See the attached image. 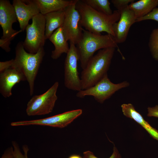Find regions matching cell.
Masks as SVG:
<instances>
[{
  "label": "cell",
  "instance_id": "obj_18",
  "mask_svg": "<svg viewBox=\"0 0 158 158\" xmlns=\"http://www.w3.org/2000/svg\"><path fill=\"white\" fill-rule=\"evenodd\" d=\"M40 13L44 15L53 12L64 10L73 3L74 0H34Z\"/></svg>",
  "mask_w": 158,
  "mask_h": 158
},
{
  "label": "cell",
  "instance_id": "obj_6",
  "mask_svg": "<svg viewBox=\"0 0 158 158\" xmlns=\"http://www.w3.org/2000/svg\"><path fill=\"white\" fill-rule=\"evenodd\" d=\"M45 24L44 15L40 13L33 17L32 23L26 27V36L23 45L29 53H36L44 47L46 40Z\"/></svg>",
  "mask_w": 158,
  "mask_h": 158
},
{
  "label": "cell",
  "instance_id": "obj_21",
  "mask_svg": "<svg viewBox=\"0 0 158 158\" xmlns=\"http://www.w3.org/2000/svg\"><path fill=\"white\" fill-rule=\"evenodd\" d=\"M148 46L153 58L158 61V28L153 29L151 32Z\"/></svg>",
  "mask_w": 158,
  "mask_h": 158
},
{
  "label": "cell",
  "instance_id": "obj_1",
  "mask_svg": "<svg viewBox=\"0 0 158 158\" xmlns=\"http://www.w3.org/2000/svg\"><path fill=\"white\" fill-rule=\"evenodd\" d=\"M76 7L80 14V25L85 30L99 35L106 32L114 37L113 25L120 17L118 11H114L111 15H106L95 10L81 0H78Z\"/></svg>",
  "mask_w": 158,
  "mask_h": 158
},
{
  "label": "cell",
  "instance_id": "obj_9",
  "mask_svg": "<svg viewBox=\"0 0 158 158\" xmlns=\"http://www.w3.org/2000/svg\"><path fill=\"white\" fill-rule=\"evenodd\" d=\"M70 43L69 49L64 62V84L67 88L78 92L82 90L81 80L78 71L80 55L75 45Z\"/></svg>",
  "mask_w": 158,
  "mask_h": 158
},
{
  "label": "cell",
  "instance_id": "obj_27",
  "mask_svg": "<svg viewBox=\"0 0 158 158\" xmlns=\"http://www.w3.org/2000/svg\"><path fill=\"white\" fill-rule=\"evenodd\" d=\"M1 158H14L13 147L11 146L7 148Z\"/></svg>",
  "mask_w": 158,
  "mask_h": 158
},
{
  "label": "cell",
  "instance_id": "obj_4",
  "mask_svg": "<svg viewBox=\"0 0 158 158\" xmlns=\"http://www.w3.org/2000/svg\"><path fill=\"white\" fill-rule=\"evenodd\" d=\"M45 54L44 47L35 54L26 52L22 41L19 42L15 48V57L13 64L20 69L25 75L30 96L33 93L35 81Z\"/></svg>",
  "mask_w": 158,
  "mask_h": 158
},
{
  "label": "cell",
  "instance_id": "obj_5",
  "mask_svg": "<svg viewBox=\"0 0 158 158\" xmlns=\"http://www.w3.org/2000/svg\"><path fill=\"white\" fill-rule=\"evenodd\" d=\"M17 19L14 8L9 0H0V25L3 30V35L0 39V47L7 52L11 51V40L21 30L16 31L12 28Z\"/></svg>",
  "mask_w": 158,
  "mask_h": 158
},
{
  "label": "cell",
  "instance_id": "obj_23",
  "mask_svg": "<svg viewBox=\"0 0 158 158\" xmlns=\"http://www.w3.org/2000/svg\"><path fill=\"white\" fill-rule=\"evenodd\" d=\"M149 20H155L158 23V8H154L150 13L143 17L137 19L136 22Z\"/></svg>",
  "mask_w": 158,
  "mask_h": 158
},
{
  "label": "cell",
  "instance_id": "obj_20",
  "mask_svg": "<svg viewBox=\"0 0 158 158\" xmlns=\"http://www.w3.org/2000/svg\"><path fill=\"white\" fill-rule=\"evenodd\" d=\"M95 10L107 15L112 14L108 0H81Z\"/></svg>",
  "mask_w": 158,
  "mask_h": 158
},
{
  "label": "cell",
  "instance_id": "obj_16",
  "mask_svg": "<svg viewBox=\"0 0 158 158\" xmlns=\"http://www.w3.org/2000/svg\"><path fill=\"white\" fill-rule=\"evenodd\" d=\"M49 39L54 46V49L52 51L51 55L52 59H57L63 53L67 54L69 50V47L64 37L61 27L56 30Z\"/></svg>",
  "mask_w": 158,
  "mask_h": 158
},
{
  "label": "cell",
  "instance_id": "obj_3",
  "mask_svg": "<svg viewBox=\"0 0 158 158\" xmlns=\"http://www.w3.org/2000/svg\"><path fill=\"white\" fill-rule=\"evenodd\" d=\"M82 37L76 47L80 57V66L84 69L97 51L110 47H118L114 37L107 34L102 35L90 32L83 28Z\"/></svg>",
  "mask_w": 158,
  "mask_h": 158
},
{
  "label": "cell",
  "instance_id": "obj_7",
  "mask_svg": "<svg viewBox=\"0 0 158 158\" xmlns=\"http://www.w3.org/2000/svg\"><path fill=\"white\" fill-rule=\"evenodd\" d=\"M59 85L55 82L42 94L34 96L28 102L26 113L28 116L47 114L53 110L58 97L56 92Z\"/></svg>",
  "mask_w": 158,
  "mask_h": 158
},
{
  "label": "cell",
  "instance_id": "obj_13",
  "mask_svg": "<svg viewBox=\"0 0 158 158\" xmlns=\"http://www.w3.org/2000/svg\"><path fill=\"white\" fill-rule=\"evenodd\" d=\"M27 80L23 71L13 64L0 72V92L5 98L12 95V89L17 83Z\"/></svg>",
  "mask_w": 158,
  "mask_h": 158
},
{
  "label": "cell",
  "instance_id": "obj_12",
  "mask_svg": "<svg viewBox=\"0 0 158 158\" xmlns=\"http://www.w3.org/2000/svg\"><path fill=\"white\" fill-rule=\"evenodd\" d=\"M19 26L22 32L29 24V20L40 13L34 0H13L12 1Z\"/></svg>",
  "mask_w": 158,
  "mask_h": 158
},
{
  "label": "cell",
  "instance_id": "obj_17",
  "mask_svg": "<svg viewBox=\"0 0 158 158\" xmlns=\"http://www.w3.org/2000/svg\"><path fill=\"white\" fill-rule=\"evenodd\" d=\"M65 10L49 13L44 15L45 20V38L49 39L55 30L61 27L65 17Z\"/></svg>",
  "mask_w": 158,
  "mask_h": 158
},
{
  "label": "cell",
  "instance_id": "obj_10",
  "mask_svg": "<svg viewBox=\"0 0 158 158\" xmlns=\"http://www.w3.org/2000/svg\"><path fill=\"white\" fill-rule=\"evenodd\" d=\"M78 0H74L72 4L65 9V17L61 27L66 40L75 45L81 40L83 35L82 27L80 25V14L76 8Z\"/></svg>",
  "mask_w": 158,
  "mask_h": 158
},
{
  "label": "cell",
  "instance_id": "obj_15",
  "mask_svg": "<svg viewBox=\"0 0 158 158\" xmlns=\"http://www.w3.org/2000/svg\"><path fill=\"white\" fill-rule=\"evenodd\" d=\"M121 107L124 116L133 120L140 125L152 138L158 141V130L145 120L142 115L136 111L132 104H123L121 105Z\"/></svg>",
  "mask_w": 158,
  "mask_h": 158
},
{
  "label": "cell",
  "instance_id": "obj_29",
  "mask_svg": "<svg viewBox=\"0 0 158 158\" xmlns=\"http://www.w3.org/2000/svg\"><path fill=\"white\" fill-rule=\"evenodd\" d=\"M68 158H83L80 155L74 154L71 155Z\"/></svg>",
  "mask_w": 158,
  "mask_h": 158
},
{
  "label": "cell",
  "instance_id": "obj_25",
  "mask_svg": "<svg viewBox=\"0 0 158 158\" xmlns=\"http://www.w3.org/2000/svg\"><path fill=\"white\" fill-rule=\"evenodd\" d=\"M134 0H112L111 2L114 6L119 11L123 8L128 6L129 4L133 2Z\"/></svg>",
  "mask_w": 158,
  "mask_h": 158
},
{
  "label": "cell",
  "instance_id": "obj_22",
  "mask_svg": "<svg viewBox=\"0 0 158 158\" xmlns=\"http://www.w3.org/2000/svg\"><path fill=\"white\" fill-rule=\"evenodd\" d=\"M12 144L14 150V158H28V153L29 149L28 145H23L24 152L23 154L21 152L18 144L16 141H13Z\"/></svg>",
  "mask_w": 158,
  "mask_h": 158
},
{
  "label": "cell",
  "instance_id": "obj_28",
  "mask_svg": "<svg viewBox=\"0 0 158 158\" xmlns=\"http://www.w3.org/2000/svg\"><path fill=\"white\" fill-rule=\"evenodd\" d=\"M13 59H12L11 60L5 61L0 62V72L3 71L11 66L13 62Z\"/></svg>",
  "mask_w": 158,
  "mask_h": 158
},
{
  "label": "cell",
  "instance_id": "obj_14",
  "mask_svg": "<svg viewBox=\"0 0 158 158\" xmlns=\"http://www.w3.org/2000/svg\"><path fill=\"white\" fill-rule=\"evenodd\" d=\"M120 17L118 21L113 25L114 37L118 44L124 42L126 40L130 29L136 18L133 11L128 6L119 11Z\"/></svg>",
  "mask_w": 158,
  "mask_h": 158
},
{
  "label": "cell",
  "instance_id": "obj_2",
  "mask_svg": "<svg viewBox=\"0 0 158 158\" xmlns=\"http://www.w3.org/2000/svg\"><path fill=\"white\" fill-rule=\"evenodd\" d=\"M115 48L100 49L90 60L81 72L82 90L94 86L107 73Z\"/></svg>",
  "mask_w": 158,
  "mask_h": 158
},
{
  "label": "cell",
  "instance_id": "obj_26",
  "mask_svg": "<svg viewBox=\"0 0 158 158\" xmlns=\"http://www.w3.org/2000/svg\"><path fill=\"white\" fill-rule=\"evenodd\" d=\"M147 112L148 116L158 118V105L153 107H148Z\"/></svg>",
  "mask_w": 158,
  "mask_h": 158
},
{
  "label": "cell",
  "instance_id": "obj_24",
  "mask_svg": "<svg viewBox=\"0 0 158 158\" xmlns=\"http://www.w3.org/2000/svg\"><path fill=\"white\" fill-rule=\"evenodd\" d=\"M83 158H98L93 153L90 151L85 152L83 153ZM109 158H121L117 148L114 145L113 148V152Z\"/></svg>",
  "mask_w": 158,
  "mask_h": 158
},
{
  "label": "cell",
  "instance_id": "obj_19",
  "mask_svg": "<svg viewBox=\"0 0 158 158\" xmlns=\"http://www.w3.org/2000/svg\"><path fill=\"white\" fill-rule=\"evenodd\" d=\"M158 5V0H140L128 6L136 19L147 15Z\"/></svg>",
  "mask_w": 158,
  "mask_h": 158
},
{
  "label": "cell",
  "instance_id": "obj_11",
  "mask_svg": "<svg viewBox=\"0 0 158 158\" xmlns=\"http://www.w3.org/2000/svg\"><path fill=\"white\" fill-rule=\"evenodd\" d=\"M82 113L81 109H78L42 119L13 122L11 125L12 126L38 125L63 128L71 123Z\"/></svg>",
  "mask_w": 158,
  "mask_h": 158
},
{
  "label": "cell",
  "instance_id": "obj_8",
  "mask_svg": "<svg viewBox=\"0 0 158 158\" xmlns=\"http://www.w3.org/2000/svg\"><path fill=\"white\" fill-rule=\"evenodd\" d=\"M129 85V83L127 81L118 84L111 82L107 73L94 86L78 91L76 96L81 98L86 96H92L97 102L102 103L116 92Z\"/></svg>",
  "mask_w": 158,
  "mask_h": 158
}]
</instances>
